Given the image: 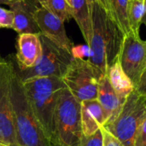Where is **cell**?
Here are the masks:
<instances>
[{"instance_id":"cell-1","label":"cell","mask_w":146,"mask_h":146,"mask_svg":"<svg viewBox=\"0 0 146 146\" xmlns=\"http://www.w3.org/2000/svg\"><path fill=\"white\" fill-rule=\"evenodd\" d=\"M125 34L107 11L95 1L92 8V35L87 59L103 75L119 60Z\"/></svg>"},{"instance_id":"cell-14","label":"cell","mask_w":146,"mask_h":146,"mask_svg":"<svg viewBox=\"0 0 146 146\" xmlns=\"http://www.w3.org/2000/svg\"><path fill=\"white\" fill-rule=\"evenodd\" d=\"M97 99L107 114V124L112 122L120 114L124 102L121 100L114 91L107 75H104L99 80Z\"/></svg>"},{"instance_id":"cell-29","label":"cell","mask_w":146,"mask_h":146,"mask_svg":"<svg viewBox=\"0 0 146 146\" xmlns=\"http://www.w3.org/2000/svg\"><path fill=\"white\" fill-rule=\"evenodd\" d=\"M33 1H35V2H37L38 3H39V4H41V3H44L45 1H47V0H33Z\"/></svg>"},{"instance_id":"cell-19","label":"cell","mask_w":146,"mask_h":146,"mask_svg":"<svg viewBox=\"0 0 146 146\" xmlns=\"http://www.w3.org/2000/svg\"><path fill=\"white\" fill-rule=\"evenodd\" d=\"M40 6L45 8L63 22L72 17V8L67 0H47Z\"/></svg>"},{"instance_id":"cell-30","label":"cell","mask_w":146,"mask_h":146,"mask_svg":"<svg viewBox=\"0 0 146 146\" xmlns=\"http://www.w3.org/2000/svg\"><path fill=\"white\" fill-rule=\"evenodd\" d=\"M0 146H9L8 145H5V144H3V143H1L0 142Z\"/></svg>"},{"instance_id":"cell-20","label":"cell","mask_w":146,"mask_h":146,"mask_svg":"<svg viewBox=\"0 0 146 146\" xmlns=\"http://www.w3.org/2000/svg\"><path fill=\"white\" fill-rule=\"evenodd\" d=\"M80 146H103V133L101 128L92 135H83Z\"/></svg>"},{"instance_id":"cell-13","label":"cell","mask_w":146,"mask_h":146,"mask_svg":"<svg viewBox=\"0 0 146 146\" xmlns=\"http://www.w3.org/2000/svg\"><path fill=\"white\" fill-rule=\"evenodd\" d=\"M80 117L84 136L93 134L108 122L107 114L98 99L80 103Z\"/></svg>"},{"instance_id":"cell-21","label":"cell","mask_w":146,"mask_h":146,"mask_svg":"<svg viewBox=\"0 0 146 146\" xmlns=\"http://www.w3.org/2000/svg\"><path fill=\"white\" fill-rule=\"evenodd\" d=\"M14 15L9 9L0 7V28H13Z\"/></svg>"},{"instance_id":"cell-8","label":"cell","mask_w":146,"mask_h":146,"mask_svg":"<svg viewBox=\"0 0 146 146\" xmlns=\"http://www.w3.org/2000/svg\"><path fill=\"white\" fill-rule=\"evenodd\" d=\"M14 69V63L0 56V142L9 146H19L11 100V78Z\"/></svg>"},{"instance_id":"cell-33","label":"cell","mask_w":146,"mask_h":146,"mask_svg":"<svg viewBox=\"0 0 146 146\" xmlns=\"http://www.w3.org/2000/svg\"><path fill=\"white\" fill-rule=\"evenodd\" d=\"M144 97H145V101H146V95L145 96H144Z\"/></svg>"},{"instance_id":"cell-32","label":"cell","mask_w":146,"mask_h":146,"mask_svg":"<svg viewBox=\"0 0 146 146\" xmlns=\"http://www.w3.org/2000/svg\"><path fill=\"white\" fill-rule=\"evenodd\" d=\"M139 1H142V2H145V0H139Z\"/></svg>"},{"instance_id":"cell-9","label":"cell","mask_w":146,"mask_h":146,"mask_svg":"<svg viewBox=\"0 0 146 146\" xmlns=\"http://www.w3.org/2000/svg\"><path fill=\"white\" fill-rule=\"evenodd\" d=\"M119 62L135 87L146 68V41L132 32L126 34L120 51Z\"/></svg>"},{"instance_id":"cell-3","label":"cell","mask_w":146,"mask_h":146,"mask_svg":"<svg viewBox=\"0 0 146 146\" xmlns=\"http://www.w3.org/2000/svg\"><path fill=\"white\" fill-rule=\"evenodd\" d=\"M11 100L18 145L50 146L48 139L30 106L22 80L15 68L11 78Z\"/></svg>"},{"instance_id":"cell-23","label":"cell","mask_w":146,"mask_h":146,"mask_svg":"<svg viewBox=\"0 0 146 146\" xmlns=\"http://www.w3.org/2000/svg\"><path fill=\"white\" fill-rule=\"evenodd\" d=\"M133 146H146V118L138 128Z\"/></svg>"},{"instance_id":"cell-7","label":"cell","mask_w":146,"mask_h":146,"mask_svg":"<svg viewBox=\"0 0 146 146\" xmlns=\"http://www.w3.org/2000/svg\"><path fill=\"white\" fill-rule=\"evenodd\" d=\"M43 52L38 63L28 69L18 71L22 81L35 78L55 76L62 78L74 59L72 52L59 47L44 36L39 34Z\"/></svg>"},{"instance_id":"cell-26","label":"cell","mask_w":146,"mask_h":146,"mask_svg":"<svg viewBox=\"0 0 146 146\" xmlns=\"http://www.w3.org/2000/svg\"><path fill=\"white\" fill-rule=\"evenodd\" d=\"M106 11L107 13L110 15V5H109V1L108 0H96Z\"/></svg>"},{"instance_id":"cell-15","label":"cell","mask_w":146,"mask_h":146,"mask_svg":"<svg viewBox=\"0 0 146 146\" xmlns=\"http://www.w3.org/2000/svg\"><path fill=\"white\" fill-rule=\"evenodd\" d=\"M96 0H70L72 17L75 20L86 44L92 35V8Z\"/></svg>"},{"instance_id":"cell-24","label":"cell","mask_w":146,"mask_h":146,"mask_svg":"<svg viewBox=\"0 0 146 146\" xmlns=\"http://www.w3.org/2000/svg\"><path fill=\"white\" fill-rule=\"evenodd\" d=\"M72 55L74 58L84 59V57H90L91 50L90 47L87 44H80V45H74L72 48Z\"/></svg>"},{"instance_id":"cell-10","label":"cell","mask_w":146,"mask_h":146,"mask_svg":"<svg viewBox=\"0 0 146 146\" xmlns=\"http://www.w3.org/2000/svg\"><path fill=\"white\" fill-rule=\"evenodd\" d=\"M35 20L40 34L49 40L72 52L73 43L68 37L64 22L45 8L39 6L35 13Z\"/></svg>"},{"instance_id":"cell-18","label":"cell","mask_w":146,"mask_h":146,"mask_svg":"<svg viewBox=\"0 0 146 146\" xmlns=\"http://www.w3.org/2000/svg\"><path fill=\"white\" fill-rule=\"evenodd\" d=\"M145 13V2L139 0H130L128 9V22L130 31L137 36H139L140 26L142 24Z\"/></svg>"},{"instance_id":"cell-16","label":"cell","mask_w":146,"mask_h":146,"mask_svg":"<svg viewBox=\"0 0 146 146\" xmlns=\"http://www.w3.org/2000/svg\"><path fill=\"white\" fill-rule=\"evenodd\" d=\"M106 75L114 91L121 100L125 103L127 98L134 90V85L124 72L119 60L108 68Z\"/></svg>"},{"instance_id":"cell-11","label":"cell","mask_w":146,"mask_h":146,"mask_svg":"<svg viewBox=\"0 0 146 146\" xmlns=\"http://www.w3.org/2000/svg\"><path fill=\"white\" fill-rule=\"evenodd\" d=\"M43 52L39 34L21 33L16 41V62L20 70L34 67Z\"/></svg>"},{"instance_id":"cell-2","label":"cell","mask_w":146,"mask_h":146,"mask_svg":"<svg viewBox=\"0 0 146 146\" xmlns=\"http://www.w3.org/2000/svg\"><path fill=\"white\" fill-rule=\"evenodd\" d=\"M22 84L30 106L50 143L58 98L66 86L62 78L55 76L35 77Z\"/></svg>"},{"instance_id":"cell-22","label":"cell","mask_w":146,"mask_h":146,"mask_svg":"<svg viewBox=\"0 0 146 146\" xmlns=\"http://www.w3.org/2000/svg\"><path fill=\"white\" fill-rule=\"evenodd\" d=\"M103 133V146H125L124 144L112 134L105 127H101Z\"/></svg>"},{"instance_id":"cell-28","label":"cell","mask_w":146,"mask_h":146,"mask_svg":"<svg viewBox=\"0 0 146 146\" xmlns=\"http://www.w3.org/2000/svg\"><path fill=\"white\" fill-rule=\"evenodd\" d=\"M145 13L144 18H143V21H142V23H143V24H145V26L146 27V0H145Z\"/></svg>"},{"instance_id":"cell-31","label":"cell","mask_w":146,"mask_h":146,"mask_svg":"<svg viewBox=\"0 0 146 146\" xmlns=\"http://www.w3.org/2000/svg\"><path fill=\"white\" fill-rule=\"evenodd\" d=\"M67 1H68V3L70 4V0H67ZM70 6H71V5H70Z\"/></svg>"},{"instance_id":"cell-12","label":"cell","mask_w":146,"mask_h":146,"mask_svg":"<svg viewBox=\"0 0 146 146\" xmlns=\"http://www.w3.org/2000/svg\"><path fill=\"white\" fill-rule=\"evenodd\" d=\"M39 3L33 0H19L9 4L14 15V27L17 33L40 34L35 20V13Z\"/></svg>"},{"instance_id":"cell-27","label":"cell","mask_w":146,"mask_h":146,"mask_svg":"<svg viewBox=\"0 0 146 146\" xmlns=\"http://www.w3.org/2000/svg\"><path fill=\"white\" fill-rule=\"evenodd\" d=\"M19 0H0V3H4V4H11L13 3H15Z\"/></svg>"},{"instance_id":"cell-25","label":"cell","mask_w":146,"mask_h":146,"mask_svg":"<svg viewBox=\"0 0 146 146\" xmlns=\"http://www.w3.org/2000/svg\"><path fill=\"white\" fill-rule=\"evenodd\" d=\"M135 91L142 96L146 95V68L143 71L137 85L134 87Z\"/></svg>"},{"instance_id":"cell-5","label":"cell","mask_w":146,"mask_h":146,"mask_svg":"<svg viewBox=\"0 0 146 146\" xmlns=\"http://www.w3.org/2000/svg\"><path fill=\"white\" fill-rule=\"evenodd\" d=\"M146 118L145 97L135 89L127 98L118 116L104 126L112 134L118 138L125 146H133L138 128Z\"/></svg>"},{"instance_id":"cell-4","label":"cell","mask_w":146,"mask_h":146,"mask_svg":"<svg viewBox=\"0 0 146 146\" xmlns=\"http://www.w3.org/2000/svg\"><path fill=\"white\" fill-rule=\"evenodd\" d=\"M82 137L80 103L64 88L55 110L50 146H80Z\"/></svg>"},{"instance_id":"cell-17","label":"cell","mask_w":146,"mask_h":146,"mask_svg":"<svg viewBox=\"0 0 146 146\" xmlns=\"http://www.w3.org/2000/svg\"><path fill=\"white\" fill-rule=\"evenodd\" d=\"M110 13L112 19L126 35L130 31L128 22V9L130 0H108Z\"/></svg>"},{"instance_id":"cell-6","label":"cell","mask_w":146,"mask_h":146,"mask_svg":"<svg viewBox=\"0 0 146 146\" xmlns=\"http://www.w3.org/2000/svg\"><path fill=\"white\" fill-rule=\"evenodd\" d=\"M104 75L86 59L74 58L62 80L80 102L97 99L98 83Z\"/></svg>"}]
</instances>
